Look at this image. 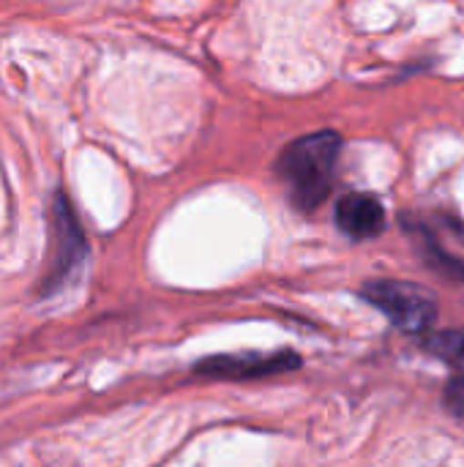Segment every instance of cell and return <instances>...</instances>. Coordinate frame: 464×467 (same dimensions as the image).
Wrapping results in <instances>:
<instances>
[{"mask_svg":"<svg viewBox=\"0 0 464 467\" xmlns=\"http://www.w3.org/2000/svg\"><path fill=\"white\" fill-rule=\"evenodd\" d=\"M49 238H52V249H49V265L46 274L41 276V296H52L57 293L68 279L77 276V271L85 263L88 254V244L82 235V227L71 211V202L63 192H55L52 200V219H49Z\"/></svg>","mask_w":464,"mask_h":467,"instance_id":"obj_2","label":"cell"},{"mask_svg":"<svg viewBox=\"0 0 464 467\" xmlns=\"http://www.w3.org/2000/svg\"><path fill=\"white\" fill-rule=\"evenodd\" d=\"M446 408H449L457 419H464V378L451 380V383L446 386Z\"/></svg>","mask_w":464,"mask_h":467,"instance_id":"obj_8","label":"cell"},{"mask_svg":"<svg viewBox=\"0 0 464 467\" xmlns=\"http://www.w3.org/2000/svg\"><path fill=\"white\" fill-rule=\"evenodd\" d=\"M301 367V358L290 350L279 353H238V356H211L202 358L194 372L202 378H222V380H252V378H268L293 372Z\"/></svg>","mask_w":464,"mask_h":467,"instance_id":"obj_4","label":"cell"},{"mask_svg":"<svg viewBox=\"0 0 464 467\" xmlns=\"http://www.w3.org/2000/svg\"><path fill=\"white\" fill-rule=\"evenodd\" d=\"M427 257L432 260V265L438 268V271H443V274H449V276H454V279H462L464 282V263L462 260H457V257H449L432 238H427Z\"/></svg>","mask_w":464,"mask_h":467,"instance_id":"obj_7","label":"cell"},{"mask_svg":"<svg viewBox=\"0 0 464 467\" xmlns=\"http://www.w3.org/2000/svg\"><path fill=\"white\" fill-rule=\"evenodd\" d=\"M361 298L369 301L377 312H383L397 328L407 334H424L432 328L438 317V304L429 293L410 282H391L377 279L361 287Z\"/></svg>","mask_w":464,"mask_h":467,"instance_id":"obj_3","label":"cell"},{"mask_svg":"<svg viewBox=\"0 0 464 467\" xmlns=\"http://www.w3.org/2000/svg\"><path fill=\"white\" fill-rule=\"evenodd\" d=\"M336 227L353 241H372L383 235L388 216L375 194H345L334 208Z\"/></svg>","mask_w":464,"mask_h":467,"instance_id":"obj_5","label":"cell"},{"mask_svg":"<svg viewBox=\"0 0 464 467\" xmlns=\"http://www.w3.org/2000/svg\"><path fill=\"white\" fill-rule=\"evenodd\" d=\"M424 348L454 369L464 372V331H432L424 339Z\"/></svg>","mask_w":464,"mask_h":467,"instance_id":"obj_6","label":"cell"},{"mask_svg":"<svg viewBox=\"0 0 464 467\" xmlns=\"http://www.w3.org/2000/svg\"><path fill=\"white\" fill-rule=\"evenodd\" d=\"M339 153H342V137L331 129L298 137L282 150L276 170L295 208L317 211L328 200Z\"/></svg>","mask_w":464,"mask_h":467,"instance_id":"obj_1","label":"cell"}]
</instances>
